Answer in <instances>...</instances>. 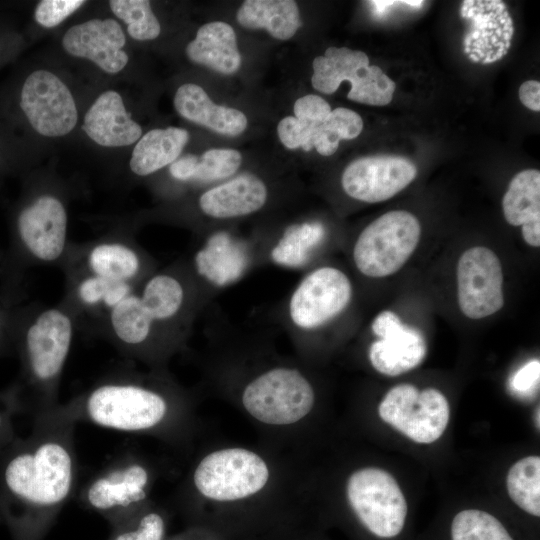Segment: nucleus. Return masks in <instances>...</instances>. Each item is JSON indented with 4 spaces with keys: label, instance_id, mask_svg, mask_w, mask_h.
I'll return each instance as SVG.
<instances>
[{
    "label": "nucleus",
    "instance_id": "f257e3e1",
    "mask_svg": "<svg viewBox=\"0 0 540 540\" xmlns=\"http://www.w3.org/2000/svg\"><path fill=\"white\" fill-rule=\"evenodd\" d=\"M74 428L35 417L32 433L14 438L0 453V513L17 540H44L73 494Z\"/></svg>",
    "mask_w": 540,
    "mask_h": 540
},
{
    "label": "nucleus",
    "instance_id": "f03ea898",
    "mask_svg": "<svg viewBox=\"0 0 540 540\" xmlns=\"http://www.w3.org/2000/svg\"><path fill=\"white\" fill-rule=\"evenodd\" d=\"M174 410L170 397L158 388L137 382H110L39 416L71 425L84 422L120 432L154 433L170 422Z\"/></svg>",
    "mask_w": 540,
    "mask_h": 540
},
{
    "label": "nucleus",
    "instance_id": "7ed1b4c3",
    "mask_svg": "<svg viewBox=\"0 0 540 540\" xmlns=\"http://www.w3.org/2000/svg\"><path fill=\"white\" fill-rule=\"evenodd\" d=\"M353 283L340 268L318 265L308 269L275 309L274 317L295 345L338 321L350 308Z\"/></svg>",
    "mask_w": 540,
    "mask_h": 540
},
{
    "label": "nucleus",
    "instance_id": "20e7f679",
    "mask_svg": "<svg viewBox=\"0 0 540 540\" xmlns=\"http://www.w3.org/2000/svg\"><path fill=\"white\" fill-rule=\"evenodd\" d=\"M315 389L296 365L267 364L251 371L240 389L243 408L268 425H290L307 416L315 404Z\"/></svg>",
    "mask_w": 540,
    "mask_h": 540
},
{
    "label": "nucleus",
    "instance_id": "39448f33",
    "mask_svg": "<svg viewBox=\"0 0 540 540\" xmlns=\"http://www.w3.org/2000/svg\"><path fill=\"white\" fill-rule=\"evenodd\" d=\"M421 225L408 211H389L368 224L356 238L352 262L365 277L382 278L399 271L419 243Z\"/></svg>",
    "mask_w": 540,
    "mask_h": 540
},
{
    "label": "nucleus",
    "instance_id": "423d86ee",
    "mask_svg": "<svg viewBox=\"0 0 540 540\" xmlns=\"http://www.w3.org/2000/svg\"><path fill=\"white\" fill-rule=\"evenodd\" d=\"M152 473L134 457H121L94 475L80 492L81 503L115 527L148 504Z\"/></svg>",
    "mask_w": 540,
    "mask_h": 540
},
{
    "label": "nucleus",
    "instance_id": "0eeeda50",
    "mask_svg": "<svg viewBox=\"0 0 540 540\" xmlns=\"http://www.w3.org/2000/svg\"><path fill=\"white\" fill-rule=\"evenodd\" d=\"M269 476V467L260 455L232 447L205 455L194 469L192 482L208 500L235 502L259 493Z\"/></svg>",
    "mask_w": 540,
    "mask_h": 540
},
{
    "label": "nucleus",
    "instance_id": "6e6552de",
    "mask_svg": "<svg viewBox=\"0 0 540 540\" xmlns=\"http://www.w3.org/2000/svg\"><path fill=\"white\" fill-rule=\"evenodd\" d=\"M346 497L354 515L370 534L391 539L402 532L407 501L388 471L377 467L354 471L346 483Z\"/></svg>",
    "mask_w": 540,
    "mask_h": 540
},
{
    "label": "nucleus",
    "instance_id": "1a4fd4ad",
    "mask_svg": "<svg viewBox=\"0 0 540 540\" xmlns=\"http://www.w3.org/2000/svg\"><path fill=\"white\" fill-rule=\"evenodd\" d=\"M311 83L325 94L336 92L343 81L351 83L348 99L373 106L391 102L395 83L380 67L369 65L368 56L347 47H329L313 60Z\"/></svg>",
    "mask_w": 540,
    "mask_h": 540
},
{
    "label": "nucleus",
    "instance_id": "9d476101",
    "mask_svg": "<svg viewBox=\"0 0 540 540\" xmlns=\"http://www.w3.org/2000/svg\"><path fill=\"white\" fill-rule=\"evenodd\" d=\"M380 418L412 441L430 444L447 428L450 407L445 395L428 387L419 390L412 384L392 387L378 406Z\"/></svg>",
    "mask_w": 540,
    "mask_h": 540
},
{
    "label": "nucleus",
    "instance_id": "9b49d317",
    "mask_svg": "<svg viewBox=\"0 0 540 540\" xmlns=\"http://www.w3.org/2000/svg\"><path fill=\"white\" fill-rule=\"evenodd\" d=\"M261 267L255 236L245 237L228 229H214L194 253L192 268L215 295Z\"/></svg>",
    "mask_w": 540,
    "mask_h": 540
},
{
    "label": "nucleus",
    "instance_id": "f8f14e48",
    "mask_svg": "<svg viewBox=\"0 0 540 540\" xmlns=\"http://www.w3.org/2000/svg\"><path fill=\"white\" fill-rule=\"evenodd\" d=\"M20 108L31 127L45 137H62L77 124L74 97L54 73L39 69L25 79L20 92Z\"/></svg>",
    "mask_w": 540,
    "mask_h": 540
},
{
    "label": "nucleus",
    "instance_id": "ddd939ff",
    "mask_svg": "<svg viewBox=\"0 0 540 540\" xmlns=\"http://www.w3.org/2000/svg\"><path fill=\"white\" fill-rule=\"evenodd\" d=\"M457 297L461 312L470 319H482L504 305L503 271L494 251L474 246L464 251L457 263Z\"/></svg>",
    "mask_w": 540,
    "mask_h": 540
},
{
    "label": "nucleus",
    "instance_id": "4468645a",
    "mask_svg": "<svg viewBox=\"0 0 540 540\" xmlns=\"http://www.w3.org/2000/svg\"><path fill=\"white\" fill-rule=\"evenodd\" d=\"M371 331L376 339L368 349V359L372 367L387 376H398L418 367L427 354V344L423 333L402 322L390 310L375 316Z\"/></svg>",
    "mask_w": 540,
    "mask_h": 540
},
{
    "label": "nucleus",
    "instance_id": "2eb2a0df",
    "mask_svg": "<svg viewBox=\"0 0 540 540\" xmlns=\"http://www.w3.org/2000/svg\"><path fill=\"white\" fill-rule=\"evenodd\" d=\"M417 168L400 156H369L352 161L343 171L341 186L352 199L377 203L390 199L416 177Z\"/></svg>",
    "mask_w": 540,
    "mask_h": 540
},
{
    "label": "nucleus",
    "instance_id": "dca6fc26",
    "mask_svg": "<svg viewBox=\"0 0 540 540\" xmlns=\"http://www.w3.org/2000/svg\"><path fill=\"white\" fill-rule=\"evenodd\" d=\"M255 237L261 266L308 270L326 248L329 230L320 220H304L289 223L274 234Z\"/></svg>",
    "mask_w": 540,
    "mask_h": 540
},
{
    "label": "nucleus",
    "instance_id": "f3484780",
    "mask_svg": "<svg viewBox=\"0 0 540 540\" xmlns=\"http://www.w3.org/2000/svg\"><path fill=\"white\" fill-rule=\"evenodd\" d=\"M72 324L56 309L43 312L28 329L25 349L29 372L39 385L51 386L61 373L69 353Z\"/></svg>",
    "mask_w": 540,
    "mask_h": 540
},
{
    "label": "nucleus",
    "instance_id": "a211bd4d",
    "mask_svg": "<svg viewBox=\"0 0 540 540\" xmlns=\"http://www.w3.org/2000/svg\"><path fill=\"white\" fill-rule=\"evenodd\" d=\"M126 37L114 19H91L70 27L62 38V47L73 57L93 62L108 74L122 71L129 57L123 50Z\"/></svg>",
    "mask_w": 540,
    "mask_h": 540
},
{
    "label": "nucleus",
    "instance_id": "6ab92c4d",
    "mask_svg": "<svg viewBox=\"0 0 540 540\" xmlns=\"http://www.w3.org/2000/svg\"><path fill=\"white\" fill-rule=\"evenodd\" d=\"M269 197V187L262 178L243 173L205 190L197 206L206 218L224 222L260 212Z\"/></svg>",
    "mask_w": 540,
    "mask_h": 540
},
{
    "label": "nucleus",
    "instance_id": "aec40b11",
    "mask_svg": "<svg viewBox=\"0 0 540 540\" xmlns=\"http://www.w3.org/2000/svg\"><path fill=\"white\" fill-rule=\"evenodd\" d=\"M17 223L22 242L38 259L53 261L62 254L67 214L57 198L49 195L37 198L21 211Z\"/></svg>",
    "mask_w": 540,
    "mask_h": 540
},
{
    "label": "nucleus",
    "instance_id": "412c9836",
    "mask_svg": "<svg viewBox=\"0 0 540 540\" xmlns=\"http://www.w3.org/2000/svg\"><path fill=\"white\" fill-rule=\"evenodd\" d=\"M86 135L103 147H124L137 142L141 126L127 112L121 95L114 90L103 92L84 116Z\"/></svg>",
    "mask_w": 540,
    "mask_h": 540
},
{
    "label": "nucleus",
    "instance_id": "4be33fe9",
    "mask_svg": "<svg viewBox=\"0 0 540 540\" xmlns=\"http://www.w3.org/2000/svg\"><path fill=\"white\" fill-rule=\"evenodd\" d=\"M177 113L193 122L217 133L237 136L247 128V118L241 111L216 105L199 85H181L174 96Z\"/></svg>",
    "mask_w": 540,
    "mask_h": 540
},
{
    "label": "nucleus",
    "instance_id": "5701e85b",
    "mask_svg": "<svg viewBox=\"0 0 540 540\" xmlns=\"http://www.w3.org/2000/svg\"><path fill=\"white\" fill-rule=\"evenodd\" d=\"M186 54L192 62L222 74H233L241 65L236 34L229 24L222 21L201 26L194 40L188 43Z\"/></svg>",
    "mask_w": 540,
    "mask_h": 540
},
{
    "label": "nucleus",
    "instance_id": "b1692460",
    "mask_svg": "<svg viewBox=\"0 0 540 540\" xmlns=\"http://www.w3.org/2000/svg\"><path fill=\"white\" fill-rule=\"evenodd\" d=\"M188 140V132L178 127L148 131L132 151L131 171L138 176H147L171 165L179 158Z\"/></svg>",
    "mask_w": 540,
    "mask_h": 540
},
{
    "label": "nucleus",
    "instance_id": "393cba45",
    "mask_svg": "<svg viewBox=\"0 0 540 540\" xmlns=\"http://www.w3.org/2000/svg\"><path fill=\"white\" fill-rule=\"evenodd\" d=\"M240 25L266 29L279 40H288L301 26L299 9L292 0H247L237 11Z\"/></svg>",
    "mask_w": 540,
    "mask_h": 540
},
{
    "label": "nucleus",
    "instance_id": "a878e982",
    "mask_svg": "<svg viewBox=\"0 0 540 540\" xmlns=\"http://www.w3.org/2000/svg\"><path fill=\"white\" fill-rule=\"evenodd\" d=\"M241 154L234 149H210L200 157L186 155L174 161L170 175L178 181L213 183L231 178L241 165Z\"/></svg>",
    "mask_w": 540,
    "mask_h": 540
},
{
    "label": "nucleus",
    "instance_id": "bb28decb",
    "mask_svg": "<svg viewBox=\"0 0 540 540\" xmlns=\"http://www.w3.org/2000/svg\"><path fill=\"white\" fill-rule=\"evenodd\" d=\"M293 111L295 116L285 117L278 123V137L288 149L310 151L312 137L332 111L331 107L322 97L309 94L296 100Z\"/></svg>",
    "mask_w": 540,
    "mask_h": 540
},
{
    "label": "nucleus",
    "instance_id": "cd10ccee",
    "mask_svg": "<svg viewBox=\"0 0 540 540\" xmlns=\"http://www.w3.org/2000/svg\"><path fill=\"white\" fill-rule=\"evenodd\" d=\"M189 295L179 277L159 273L146 282L140 299L154 323H166L180 317L190 303Z\"/></svg>",
    "mask_w": 540,
    "mask_h": 540
},
{
    "label": "nucleus",
    "instance_id": "c85d7f7f",
    "mask_svg": "<svg viewBox=\"0 0 540 540\" xmlns=\"http://www.w3.org/2000/svg\"><path fill=\"white\" fill-rule=\"evenodd\" d=\"M505 220L513 226L540 222V172L523 170L510 181L502 199Z\"/></svg>",
    "mask_w": 540,
    "mask_h": 540
},
{
    "label": "nucleus",
    "instance_id": "c756f323",
    "mask_svg": "<svg viewBox=\"0 0 540 540\" xmlns=\"http://www.w3.org/2000/svg\"><path fill=\"white\" fill-rule=\"evenodd\" d=\"M511 500L523 511L540 516V457L526 456L514 463L506 477Z\"/></svg>",
    "mask_w": 540,
    "mask_h": 540
},
{
    "label": "nucleus",
    "instance_id": "7c9ffc66",
    "mask_svg": "<svg viewBox=\"0 0 540 540\" xmlns=\"http://www.w3.org/2000/svg\"><path fill=\"white\" fill-rule=\"evenodd\" d=\"M111 323L118 339L133 347L149 340L155 324L140 297L131 294L113 307Z\"/></svg>",
    "mask_w": 540,
    "mask_h": 540
},
{
    "label": "nucleus",
    "instance_id": "2f4dec72",
    "mask_svg": "<svg viewBox=\"0 0 540 540\" xmlns=\"http://www.w3.org/2000/svg\"><path fill=\"white\" fill-rule=\"evenodd\" d=\"M363 129L361 116L347 108H336L319 125L312 137V147L323 156L334 154L340 140L354 139Z\"/></svg>",
    "mask_w": 540,
    "mask_h": 540
},
{
    "label": "nucleus",
    "instance_id": "473e14b6",
    "mask_svg": "<svg viewBox=\"0 0 540 540\" xmlns=\"http://www.w3.org/2000/svg\"><path fill=\"white\" fill-rule=\"evenodd\" d=\"M89 265L96 276L125 282L133 278L140 269L138 255L121 244H101L89 254Z\"/></svg>",
    "mask_w": 540,
    "mask_h": 540
},
{
    "label": "nucleus",
    "instance_id": "72a5a7b5",
    "mask_svg": "<svg viewBox=\"0 0 540 540\" xmlns=\"http://www.w3.org/2000/svg\"><path fill=\"white\" fill-rule=\"evenodd\" d=\"M451 540H514L502 522L479 509L458 512L450 526Z\"/></svg>",
    "mask_w": 540,
    "mask_h": 540
},
{
    "label": "nucleus",
    "instance_id": "f704fd0d",
    "mask_svg": "<svg viewBox=\"0 0 540 540\" xmlns=\"http://www.w3.org/2000/svg\"><path fill=\"white\" fill-rule=\"evenodd\" d=\"M108 540H167V518L161 510L146 504L112 527Z\"/></svg>",
    "mask_w": 540,
    "mask_h": 540
},
{
    "label": "nucleus",
    "instance_id": "c9c22d12",
    "mask_svg": "<svg viewBox=\"0 0 540 540\" xmlns=\"http://www.w3.org/2000/svg\"><path fill=\"white\" fill-rule=\"evenodd\" d=\"M109 6L114 15L127 25L129 36L137 41L157 38L161 26L147 0H111Z\"/></svg>",
    "mask_w": 540,
    "mask_h": 540
},
{
    "label": "nucleus",
    "instance_id": "e433bc0d",
    "mask_svg": "<svg viewBox=\"0 0 540 540\" xmlns=\"http://www.w3.org/2000/svg\"><path fill=\"white\" fill-rule=\"evenodd\" d=\"M129 292L130 287L125 282L113 281L99 276L84 280L79 287V295L85 303L104 302L111 307L130 295Z\"/></svg>",
    "mask_w": 540,
    "mask_h": 540
},
{
    "label": "nucleus",
    "instance_id": "4c0bfd02",
    "mask_svg": "<svg viewBox=\"0 0 540 540\" xmlns=\"http://www.w3.org/2000/svg\"><path fill=\"white\" fill-rule=\"evenodd\" d=\"M83 0H43L34 11L36 22L44 28H53L77 11Z\"/></svg>",
    "mask_w": 540,
    "mask_h": 540
},
{
    "label": "nucleus",
    "instance_id": "58836bf2",
    "mask_svg": "<svg viewBox=\"0 0 540 540\" xmlns=\"http://www.w3.org/2000/svg\"><path fill=\"white\" fill-rule=\"evenodd\" d=\"M540 361L533 359L520 367L510 379V387L518 395L528 396L539 385Z\"/></svg>",
    "mask_w": 540,
    "mask_h": 540
},
{
    "label": "nucleus",
    "instance_id": "ea45409f",
    "mask_svg": "<svg viewBox=\"0 0 540 540\" xmlns=\"http://www.w3.org/2000/svg\"><path fill=\"white\" fill-rule=\"evenodd\" d=\"M18 404L13 397H0V453L15 438L13 431V417Z\"/></svg>",
    "mask_w": 540,
    "mask_h": 540
},
{
    "label": "nucleus",
    "instance_id": "a19ab883",
    "mask_svg": "<svg viewBox=\"0 0 540 540\" xmlns=\"http://www.w3.org/2000/svg\"><path fill=\"white\" fill-rule=\"evenodd\" d=\"M519 99L521 103L532 111H540V83L535 80H528L521 84L519 88Z\"/></svg>",
    "mask_w": 540,
    "mask_h": 540
},
{
    "label": "nucleus",
    "instance_id": "79ce46f5",
    "mask_svg": "<svg viewBox=\"0 0 540 540\" xmlns=\"http://www.w3.org/2000/svg\"><path fill=\"white\" fill-rule=\"evenodd\" d=\"M167 540H197V539L194 537L193 532H185Z\"/></svg>",
    "mask_w": 540,
    "mask_h": 540
},
{
    "label": "nucleus",
    "instance_id": "37998d69",
    "mask_svg": "<svg viewBox=\"0 0 540 540\" xmlns=\"http://www.w3.org/2000/svg\"><path fill=\"white\" fill-rule=\"evenodd\" d=\"M476 1L466 0L461 6V17L466 18L467 11L470 7L474 6Z\"/></svg>",
    "mask_w": 540,
    "mask_h": 540
},
{
    "label": "nucleus",
    "instance_id": "c03bdc74",
    "mask_svg": "<svg viewBox=\"0 0 540 540\" xmlns=\"http://www.w3.org/2000/svg\"><path fill=\"white\" fill-rule=\"evenodd\" d=\"M469 35H470V37H471V39H472L473 41H476L477 39L480 38L481 32H480L479 30H475V29H474L473 31H471V32L469 33Z\"/></svg>",
    "mask_w": 540,
    "mask_h": 540
},
{
    "label": "nucleus",
    "instance_id": "a18cd8bd",
    "mask_svg": "<svg viewBox=\"0 0 540 540\" xmlns=\"http://www.w3.org/2000/svg\"><path fill=\"white\" fill-rule=\"evenodd\" d=\"M503 40L505 42H510L512 36L508 33V32H502V36Z\"/></svg>",
    "mask_w": 540,
    "mask_h": 540
},
{
    "label": "nucleus",
    "instance_id": "49530a36",
    "mask_svg": "<svg viewBox=\"0 0 540 540\" xmlns=\"http://www.w3.org/2000/svg\"><path fill=\"white\" fill-rule=\"evenodd\" d=\"M469 59L472 60L475 63L480 62V58L474 53L469 54Z\"/></svg>",
    "mask_w": 540,
    "mask_h": 540
},
{
    "label": "nucleus",
    "instance_id": "de8ad7c7",
    "mask_svg": "<svg viewBox=\"0 0 540 540\" xmlns=\"http://www.w3.org/2000/svg\"><path fill=\"white\" fill-rule=\"evenodd\" d=\"M489 40L491 41V46H495L498 42V38L494 34L489 37Z\"/></svg>",
    "mask_w": 540,
    "mask_h": 540
},
{
    "label": "nucleus",
    "instance_id": "09e8293b",
    "mask_svg": "<svg viewBox=\"0 0 540 540\" xmlns=\"http://www.w3.org/2000/svg\"><path fill=\"white\" fill-rule=\"evenodd\" d=\"M497 38L502 36V29L500 27L495 29V34Z\"/></svg>",
    "mask_w": 540,
    "mask_h": 540
},
{
    "label": "nucleus",
    "instance_id": "8fccbe9b",
    "mask_svg": "<svg viewBox=\"0 0 540 540\" xmlns=\"http://www.w3.org/2000/svg\"><path fill=\"white\" fill-rule=\"evenodd\" d=\"M464 51H465L466 53L470 54V53H471V47H465V48H464Z\"/></svg>",
    "mask_w": 540,
    "mask_h": 540
},
{
    "label": "nucleus",
    "instance_id": "3c124183",
    "mask_svg": "<svg viewBox=\"0 0 540 540\" xmlns=\"http://www.w3.org/2000/svg\"><path fill=\"white\" fill-rule=\"evenodd\" d=\"M537 426L539 428V408H537Z\"/></svg>",
    "mask_w": 540,
    "mask_h": 540
}]
</instances>
